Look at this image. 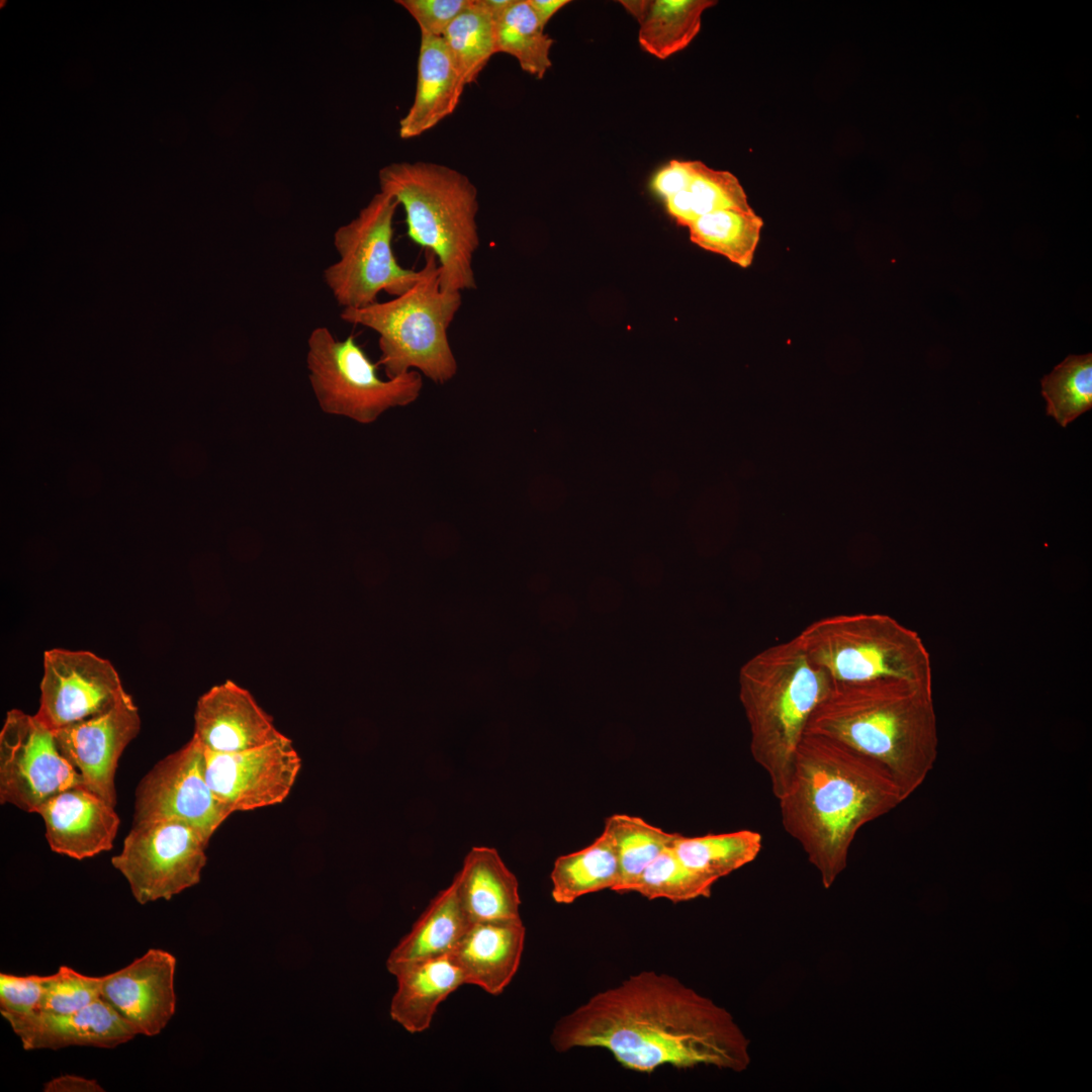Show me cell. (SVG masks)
Listing matches in <instances>:
<instances>
[{
    "mask_svg": "<svg viewBox=\"0 0 1092 1092\" xmlns=\"http://www.w3.org/2000/svg\"><path fill=\"white\" fill-rule=\"evenodd\" d=\"M283 736L252 694L232 680L212 687L197 701L192 737L206 750L239 752Z\"/></svg>",
    "mask_w": 1092,
    "mask_h": 1092,
    "instance_id": "cell-17",
    "label": "cell"
},
{
    "mask_svg": "<svg viewBox=\"0 0 1092 1092\" xmlns=\"http://www.w3.org/2000/svg\"><path fill=\"white\" fill-rule=\"evenodd\" d=\"M550 1040L557 1052L605 1049L641 1073L665 1065L742 1072L750 1063L748 1039L725 1008L654 971L593 995L558 1020Z\"/></svg>",
    "mask_w": 1092,
    "mask_h": 1092,
    "instance_id": "cell-1",
    "label": "cell"
},
{
    "mask_svg": "<svg viewBox=\"0 0 1092 1092\" xmlns=\"http://www.w3.org/2000/svg\"><path fill=\"white\" fill-rule=\"evenodd\" d=\"M1055 149L1062 159L1076 160L1084 155L1086 143L1079 132L1065 129L1058 133L1055 140Z\"/></svg>",
    "mask_w": 1092,
    "mask_h": 1092,
    "instance_id": "cell-43",
    "label": "cell"
},
{
    "mask_svg": "<svg viewBox=\"0 0 1092 1092\" xmlns=\"http://www.w3.org/2000/svg\"><path fill=\"white\" fill-rule=\"evenodd\" d=\"M453 882L472 923L521 918L518 880L496 849L472 847Z\"/></svg>",
    "mask_w": 1092,
    "mask_h": 1092,
    "instance_id": "cell-22",
    "label": "cell"
},
{
    "mask_svg": "<svg viewBox=\"0 0 1092 1092\" xmlns=\"http://www.w3.org/2000/svg\"><path fill=\"white\" fill-rule=\"evenodd\" d=\"M475 3L496 19L510 8L514 0H475Z\"/></svg>",
    "mask_w": 1092,
    "mask_h": 1092,
    "instance_id": "cell-47",
    "label": "cell"
},
{
    "mask_svg": "<svg viewBox=\"0 0 1092 1092\" xmlns=\"http://www.w3.org/2000/svg\"><path fill=\"white\" fill-rule=\"evenodd\" d=\"M617 853L620 877L613 891L630 892L643 871L667 847L678 833H670L637 816L614 814L605 820L604 830Z\"/></svg>",
    "mask_w": 1092,
    "mask_h": 1092,
    "instance_id": "cell-30",
    "label": "cell"
},
{
    "mask_svg": "<svg viewBox=\"0 0 1092 1092\" xmlns=\"http://www.w3.org/2000/svg\"><path fill=\"white\" fill-rule=\"evenodd\" d=\"M44 1092H102L104 1089L93 1079L76 1075H62L43 1085Z\"/></svg>",
    "mask_w": 1092,
    "mask_h": 1092,
    "instance_id": "cell-41",
    "label": "cell"
},
{
    "mask_svg": "<svg viewBox=\"0 0 1092 1092\" xmlns=\"http://www.w3.org/2000/svg\"><path fill=\"white\" fill-rule=\"evenodd\" d=\"M619 877L617 853L603 832L586 847L555 859L550 875L551 896L558 904H571L587 894L613 891Z\"/></svg>",
    "mask_w": 1092,
    "mask_h": 1092,
    "instance_id": "cell-27",
    "label": "cell"
},
{
    "mask_svg": "<svg viewBox=\"0 0 1092 1092\" xmlns=\"http://www.w3.org/2000/svg\"><path fill=\"white\" fill-rule=\"evenodd\" d=\"M949 114L962 125L976 126L986 120L988 110L985 102L978 96L962 94L951 100Z\"/></svg>",
    "mask_w": 1092,
    "mask_h": 1092,
    "instance_id": "cell-39",
    "label": "cell"
},
{
    "mask_svg": "<svg viewBox=\"0 0 1092 1092\" xmlns=\"http://www.w3.org/2000/svg\"><path fill=\"white\" fill-rule=\"evenodd\" d=\"M37 814L51 849L78 860L110 850L120 824L114 807L84 786L51 798Z\"/></svg>",
    "mask_w": 1092,
    "mask_h": 1092,
    "instance_id": "cell-18",
    "label": "cell"
},
{
    "mask_svg": "<svg viewBox=\"0 0 1092 1092\" xmlns=\"http://www.w3.org/2000/svg\"><path fill=\"white\" fill-rule=\"evenodd\" d=\"M832 687L796 637L760 651L740 671V700L750 727V751L774 796L787 790L808 721Z\"/></svg>",
    "mask_w": 1092,
    "mask_h": 1092,
    "instance_id": "cell-4",
    "label": "cell"
},
{
    "mask_svg": "<svg viewBox=\"0 0 1092 1092\" xmlns=\"http://www.w3.org/2000/svg\"><path fill=\"white\" fill-rule=\"evenodd\" d=\"M101 484L102 471L96 463L81 460L69 468L68 486L75 495L90 497L99 491Z\"/></svg>",
    "mask_w": 1092,
    "mask_h": 1092,
    "instance_id": "cell-38",
    "label": "cell"
},
{
    "mask_svg": "<svg viewBox=\"0 0 1092 1092\" xmlns=\"http://www.w3.org/2000/svg\"><path fill=\"white\" fill-rule=\"evenodd\" d=\"M417 21L421 34L443 36L472 0H396Z\"/></svg>",
    "mask_w": 1092,
    "mask_h": 1092,
    "instance_id": "cell-36",
    "label": "cell"
},
{
    "mask_svg": "<svg viewBox=\"0 0 1092 1092\" xmlns=\"http://www.w3.org/2000/svg\"><path fill=\"white\" fill-rule=\"evenodd\" d=\"M24 1050L67 1046L113 1049L138 1032L102 998L70 1014H13L1 1012Z\"/></svg>",
    "mask_w": 1092,
    "mask_h": 1092,
    "instance_id": "cell-19",
    "label": "cell"
},
{
    "mask_svg": "<svg viewBox=\"0 0 1092 1092\" xmlns=\"http://www.w3.org/2000/svg\"><path fill=\"white\" fill-rule=\"evenodd\" d=\"M421 269L420 279L401 295L362 308L342 309L340 317L378 335L381 354L377 364L387 378L416 370L442 384L457 372L448 330L462 305V295L441 289L433 252L425 251Z\"/></svg>",
    "mask_w": 1092,
    "mask_h": 1092,
    "instance_id": "cell-6",
    "label": "cell"
},
{
    "mask_svg": "<svg viewBox=\"0 0 1092 1092\" xmlns=\"http://www.w3.org/2000/svg\"><path fill=\"white\" fill-rule=\"evenodd\" d=\"M553 42L528 0H514L495 19V53L513 56L524 72L538 79H542L552 66L550 50Z\"/></svg>",
    "mask_w": 1092,
    "mask_h": 1092,
    "instance_id": "cell-31",
    "label": "cell"
},
{
    "mask_svg": "<svg viewBox=\"0 0 1092 1092\" xmlns=\"http://www.w3.org/2000/svg\"><path fill=\"white\" fill-rule=\"evenodd\" d=\"M569 2L570 1L568 0H528L529 5L543 27H545L556 12Z\"/></svg>",
    "mask_w": 1092,
    "mask_h": 1092,
    "instance_id": "cell-46",
    "label": "cell"
},
{
    "mask_svg": "<svg viewBox=\"0 0 1092 1092\" xmlns=\"http://www.w3.org/2000/svg\"><path fill=\"white\" fill-rule=\"evenodd\" d=\"M465 86L443 37L421 34L416 94L399 136H419L452 114Z\"/></svg>",
    "mask_w": 1092,
    "mask_h": 1092,
    "instance_id": "cell-21",
    "label": "cell"
},
{
    "mask_svg": "<svg viewBox=\"0 0 1092 1092\" xmlns=\"http://www.w3.org/2000/svg\"><path fill=\"white\" fill-rule=\"evenodd\" d=\"M761 847V834L748 829L696 837L678 833L672 843L688 868L715 882L753 861Z\"/></svg>",
    "mask_w": 1092,
    "mask_h": 1092,
    "instance_id": "cell-28",
    "label": "cell"
},
{
    "mask_svg": "<svg viewBox=\"0 0 1092 1092\" xmlns=\"http://www.w3.org/2000/svg\"><path fill=\"white\" fill-rule=\"evenodd\" d=\"M82 777L60 752L54 732L35 715L7 712L0 732V803L37 813Z\"/></svg>",
    "mask_w": 1092,
    "mask_h": 1092,
    "instance_id": "cell-11",
    "label": "cell"
},
{
    "mask_svg": "<svg viewBox=\"0 0 1092 1092\" xmlns=\"http://www.w3.org/2000/svg\"><path fill=\"white\" fill-rule=\"evenodd\" d=\"M796 639L832 684L895 678L932 689L930 654L922 639L888 615L824 617Z\"/></svg>",
    "mask_w": 1092,
    "mask_h": 1092,
    "instance_id": "cell-7",
    "label": "cell"
},
{
    "mask_svg": "<svg viewBox=\"0 0 1092 1092\" xmlns=\"http://www.w3.org/2000/svg\"><path fill=\"white\" fill-rule=\"evenodd\" d=\"M399 203L379 191L356 217L334 233L339 260L328 266L324 281L342 309L362 308L386 292L395 297L412 288L422 269L403 268L393 248V218Z\"/></svg>",
    "mask_w": 1092,
    "mask_h": 1092,
    "instance_id": "cell-8",
    "label": "cell"
},
{
    "mask_svg": "<svg viewBox=\"0 0 1092 1092\" xmlns=\"http://www.w3.org/2000/svg\"><path fill=\"white\" fill-rule=\"evenodd\" d=\"M664 204L677 224L688 228L697 218L723 209H753L738 178L701 161L688 160L680 188Z\"/></svg>",
    "mask_w": 1092,
    "mask_h": 1092,
    "instance_id": "cell-26",
    "label": "cell"
},
{
    "mask_svg": "<svg viewBox=\"0 0 1092 1092\" xmlns=\"http://www.w3.org/2000/svg\"><path fill=\"white\" fill-rule=\"evenodd\" d=\"M44 976L0 974V1012L31 1014L39 1011Z\"/></svg>",
    "mask_w": 1092,
    "mask_h": 1092,
    "instance_id": "cell-37",
    "label": "cell"
},
{
    "mask_svg": "<svg viewBox=\"0 0 1092 1092\" xmlns=\"http://www.w3.org/2000/svg\"><path fill=\"white\" fill-rule=\"evenodd\" d=\"M540 665V658L536 651L529 647H521L511 653L508 666L514 675L527 677L536 673Z\"/></svg>",
    "mask_w": 1092,
    "mask_h": 1092,
    "instance_id": "cell-42",
    "label": "cell"
},
{
    "mask_svg": "<svg viewBox=\"0 0 1092 1092\" xmlns=\"http://www.w3.org/2000/svg\"><path fill=\"white\" fill-rule=\"evenodd\" d=\"M472 922L466 915L455 883L440 891L391 950L387 971L396 976L407 967L450 953Z\"/></svg>",
    "mask_w": 1092,
    "mask_h": 1092,
    "instance_id": "cell-24",
    "label": "cell"
},
{
    "mask_svg": "<svg viewBox=\"0 0 1092 1092\" xmlns=\"http://www.w3.org/2000/svg\"><path fill=\"white\" fill-rule=\"evenodd\" d=\"M959 156L964 164L968 166H977L982 164L987 158V149L982 142L968 139L960 145Z\"/></svg>",
    "mask_w": 1092,
    "mask_h": 1092,
    "instance_id": "cell-44",
    "label": "cell"
},
{
    "mask_svg": "<svg viewBox=\"0 0 1092 1092\" xmlns=\"http://www.w3.org/2000/svg\"><path fill=\"white\" fill-rule=\"evenodd\" d=\"M1040 384L1046 416L1066 428L1092 408V354L1068 355Z\"/></svg>",
    "mask_w": 1092,
    "mask_h": 1092,
    "instance_id": "cell-33",
    "label": "cell"
},
{
    "mask_svg": "<svg viewBox=\"0 0 1092 1092\" xmlns=\"http://www.w3.org/2000/svg\"><path fill=\"white\" fill-rule=\"evenodd\" d=\"M308 378L321 408L361 424L374 422L394 406L414 402L423 379L412 370L382 379L354 336L338 340L327 327L313 329L307 340Z\"/></svg>",
    "mask_w": 1092,
    "mask_h": 1092,
    "instance_id": "cell-9",
    "label": "cell"
},
{
    "mask_svg": "<svg viewBox=\"0 0 1092 1092\" xmlns=\"http://www.w3.org/2000/svg\"><path fill=\"white\" fill-rule=\"evenodd\" d=\"M203 750L206 782L231 813L281 804L301 768V758L285 735L239 752Z\"/></svg>",
    "mask_w": 1092,
    "mask_h": 1092,
    "instance_id": "cell-14",
    "label": "cell"
},
{
    "mask_svg": "<svg viewBox=\"0 0 1092 1092\" xmlns=\"http://www.w3.org/2000/svg\"><path fill=\"white\" fill-rule=\"evenodd\" d=\"M124 693L109 660L86 650L53 648L43 654L35 717L56 731L109 710Z\"/></svg>",
    "mask_w": 1092,
    "mask_h": 1092,
    "instance_id": "cell-13",
    "label": "cell"
},
{
    "mask_svg": "<svg viewBox=\"0 0 1092 1092\" xmlns=\"http://www.w3.org/2000/svg\"><path fill=\"white\" fill-rule=\"evenodd\" d=\"M378 183L402 206L411 241L436 256L441 289H476L479 201L470 178L442 164L396 162L379 170Z\"/></svg>",
    "mask_w": 1092,
    "mask_h": 1092,
    "instance_id": "cell-5",
    "label": "cell"
},
{
    "mask_svg": "<svg viewBox=\"0 0 1092 1092\" xmlns=\"http://www.w3.org/2000/svg\"><path fill=\"white\" fill-rule=\"evenodd\" d=\"M232 813L216 799L204 770V750L192 737L141 780L133 821L172 819L185 822L208 839Z\"/></svg>",
    "mask_w": 1092,
    "mask_h": 1092,
    "instance_id": "cell-12",
    "label": "cell"
},
{
    "mask_svg": "<svg viewBox=\"0 0 1092 1092\" xmlns=\"http://www.w3.org/2000/svg\"><path fill=\"white\" fill-rule=\"evenodd\" d=\"M525 937L521 918L475 922L450 953L465 984L499 995L519 970Z\"/></svg>",
    "mask_w": 1092,
    "mask_h": 1092,
    "instance_id": "cell-20",
    "label": "cell"
},
{
    "mask_svg": "<svg viewBox=\"0 0 1092 1092\" xmlns=\"http://www.w3.org/2000/svg\"><path fill=\"white\" fill-rule=\"evenodd\" d=\"M540 618L546 628L561 631L573 620L572 602L565 596L553 595L541 605Z\"/></svg>",
    "mask_w": 1092,
    "mask_h": 1092,
    "instance_id": "cell-40",
    "label": "cell"
},
{
    "mask_svg": "<svg viewBox=\"0 0 1092 1092\" xmlns=\"http://www.w3.org/2000/svg\"><path fill=\"white\" fill-rule=\"evenodd\" d=\"M103 976L83 975L70 967L61 966L44 976L39 1011L49 1014H70L101 998Z\"/></svg>",
    "mask_w": 1092,
    "mask_h": 1092,
    "instance_id": "cell-35",
    "label": "cell"
},
{
    "mask_svg": "<svg viewBox=\"0 0 1092 1092\" xmlns=\"http://www.w3.org/2000/svg\"><path fill=\"white\" fill-rule=\"evenodd\" d=\"M904 800L879 762L813 733L801 738L788 788L778 799L784 829L802 846L825 889L846 868L859 829Z\"/></svg>",
    "mask_w": 1092,
    "mask_h": 1092,
    "instance_id": "cell-2",
    "label": "cell"
},
{
    "mask_svg": "<svg viewBox=\"0 0 1092 1092\" xmlns=\"http://www.w3.org/2000/svg\"><path fill=\"white\" fill-rule=\"evenodd\" d=\"M443 39L465 85L474 83L495 53V19L475 0L448 26Z\"/></svg>",
    "mask_w": 1092,
    "mask_h": 1092,
    "instance_id": "cell-32",
    "label": "cell"
},
{
    "mask_svg": "<svg viewBox=\"0 0 1092 1092\" xmlns=\"http://www.w3.org/2000/svg\"><path fill=\"white\" fill-rule=\"evenodd\" d=\"M762 218L751 210L723 209L705 214L689 226V237L698 247L748 268L760 240Z\"/></svg>",
    "mask_w": 1092,
    "mask_h": 1092,
    "instance_id": "cell-29",
    "label": "cell"
},
{
    "mask_svg": "<svg viewBox=\"0 0 1092 1092\" xmlns=\"http://www.w3.org/2000/svg\"><path fill=\"white\" fill-rule=\"evenodd\" d=\"M716 882L688 868L672 845L665 848L641 874L630 892L674 903L710 897Z\"/></svg>",
    "mask_w": 1092,
    "mask_h": 1092,
    "instance_id": "cell-34",
    "label": "cell"
},
{
    "mask_svg": "<svg viewBox=\"0 0 1092 1092\" xmlns=\"http://www.w3.org/2000/svg\"><path fill=\"white\" fill-rule=\"evenodd\" d=\"M141 724L139 709L125 692L109 710L53 732L60 752L80 774L84 787L115 807L118 760Z\"/></svg>",
    "mask_w": 1092,
    "mask_h": 1092,
    "instance_id": "cell-15",
    "label": "cell"
},
{
    "mask_svg": "<svg viewBox=\"0 0 1092 1092\" xmlns=\"http://www.w3.org/2000/svg\"><path fill=\"white\" fill-rule=\"evenodd\" d=\"M639 24L638 41L648 54L664 60L686 49L697 36L705 10L713 0H622Z\"/></svg>",
    "mask_w": 1092,
    "mask_h": 1092,
    "instance_id": "cell-25",
    "label": "cell"
},
{
    "mask_svg": "<svg viewBox=\"0 0 1092 1092\" xmlns=\"http://www.w3.org/2000/svg\"><path fill=\"white\" fill-rule=\"evenodd\" d=\"M208 841L182 821L135 823L111 863L125 878L138 903L170 900L200 882Z\"/></svg>",
    "mask_w": 1092,
    "mask_h": 1092,
    "instance_id": "cell-10",
    "label": "cell"
},
{
    "mask_svg": "<svg viewBox=\"0 0 1092 1092\" xmlns=\"http://www.w3.org/2000/svg\"><path fill=\"white\" fill-rule=\"evenodd\" d=\"M805 733L837 740L879 762L905 800L924 783L938 755L932 689L903 679L832 684Z\"/></svg>",
    "mask_w": 1092,
    "mask_h": 1092,
    "instance_id": "cell-3",
    "label": "cell"
},
{
    "mask_svg": "<svg viewBox=\"0 0 1092 1092\" xmlns=\"http://www.w3.org/2000/svg\"><path fill=\"white\" fill-rule=\"evenodd\" d=\"M394 977L397 988L391 1000L390 1016L411 1033L428 1029L439 1005L465 984L451 953L416 963Z\"/></svg>",
    "mask_w": 1092,
    "mask_h": 1092,
    "instance_id": "cell-23",
    "label": "cell"
},
{
    "mask_svg": "<svg viewBox=\"0 0 1092 1092\" xmlns=\"http://www.w3.org/2000/svg\"><path fill=\"white\" fill-rule=\"evenodd\" d=\"M1092 69L1087 60L1078 59L1071 61L1065 69V76L1074 87L1086 86L1091 78Z\"/></svg>",
    "mask_w": 1092,
    "mask_h": 1092,
    "instance_id": "cell-45",
    "label": "cell"
},
{
    "mask_svg": "<svg viewBox=\"0 0 1092 1092\" xmlns=\"http://www.w3.org/2000/svg\"><path fill=\"white\" fill-rule=\"evenodd\" d=\"M175 957L150 948L142 957L103 976L101 998L138 1032L159 1034L175 1014Z\"/></svg>",
    "mask_w": 1092,
    "mask_h": 1092,
    "instance_id": "cell-16",
    "label": "cell"
}]
</instances>
